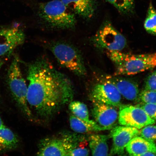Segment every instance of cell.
<instances>
[{"label": "cell", "instance_id": "30bf717a", "mask_svg": "<svg viewBox=\"0 0 156 156\" xmlns=\"http://www.w3.org/2000/svg\"><path fill=\"white\" fill-rule=\"evenodd\" d=\"M139 134V130L136 128L123 126L114 127L110 133L113 144L110 155L124 154L128 143Z\"/></svg>", "mask_w": 156, "mask_h": 156}, {"label": "cell", "instance_id": "2e32d148", "mask_svg": "<svg viewBox=\"0 0 156 156\" xmlns=\"http://www.w3.org/2000/svg\"><path fill=\"white\" fill-rule=\"evenodd\" d=\"M87 138L92 155H108V136L100 134H92Z\"/></svg>", "mask_w": 156, "mask_h": 156}, {"label": "cell", "instance_id": "8992f818", "mask_svg": "<svg viewBox=\"0 0 156 156\" xmlns=\"http://www.w3.org/2000/svg\"><path fill=\"white\" fill-rule=\"evenodd\" d=\"M50 49L62 66L79 76L86 75L82 56L75 47L66 43L58 42L52 44Z\"/></svg>", "mask_w": 156, "mask_h": 156}, {"label": "cell", "instance_id": "52a82bcc", "mask_svg": "<svg viewBox=\"0 0 156 156\" xmlns=\"http://www.w3.org/2000/svg\"><path fill=\"white\" fill-rule=\"evenodd\" d=\"M93 44L96 48L107 51H120L126 46L125 37L110 22L103 24L93 37Z\"/></svg>", "mask_w": 156, "mask_h": 156}, {"label": "cell", "instance_id": "5bb4252c", "mask_svg": "<svg viewBox=\"0 0 156 156\" xmlns=\"http://www.w3.org/2000/svg\"><path fill=\"white\" fill-rule=\"evenodd\" d=\"M70 10L83 17L90 19L94 14L97 0H61Z\"/></svg>", "mask_w": 156, "mask_h": 156}, {"label": "cell", "instance_id": "484cf974", "mask_svg": "<svg viewBox=\"0 0 156 156\" xmlns=\"http://www.w3.org/2000/svg\"><path fill=\"white\" fill-rule=\"evenodd\" d=\"M81 144L73 149L70 153L69 156H87L89 154V150L84 145Z\"/></svg>", "mask_w": 156, "mask_h": 156}, {"label": "cell", "instance_id": "7402d4cb", "mask_svg": "<svg viewBox=\"0 0 156 156\" xmlns=\"http://www.w3.org/2000/svg\"><path fill=\"white\" fill-rule=\"evenodd\" d=\"M139 136L148 141L154 142L156 140V125H149L139 130Z\"/></svg>", "mask_w": 156, "mask_h": 156}, {"label": "cell", "instance_id": "e0dca14e", "mask_svg": "<svg viewBox=\"0 0 156 156\" xmlns=\"http://www.w3.org/2000/svg\"><path fill=\"white\" fill-rule=\"evenodd\" d=\"M19 140L17 136L9 129H0V154L14 150L18 145Z\"/></svg>", "mask_w": 156, "mask_h": 156}, {"label": "cell", "instance_id": "9a60e30c", "mask_svg": "<svg viewBox=\"0 0 156 156\" xmlns=\"http://www.w3.org/2000/svg\"><path fill=\"white\" fill-rule=\"evenodd\" d=\"M126 149L129 154L132 156H143L149 152L156 153L154 142L148 141L140 136L133 138Z\"/></svg>", "mask_w": 156, "mask_h": 156}, {"label": "cell", "instance_id": "44dd1931", "mask_svg": "<svg viewBox=\"0 0 156 156\" xmlns=\"http://www.w3.org/2000/svg\"><path fill=\"white\" fill-rule=\"evenodd\" d=\"M122 13L132 12L134 7V0H106Z\"/></svg>", "mask_w": 156, "mask_h": 156}, {"label": "cell", "instance_id": "d4e9b609", "mask_svg": "<svg viewBox=\"0 0 156 156\" xmlns=\"http://www.w3.org/2000/svg\"><path fill=\"white\" fill-rule=\"evenodd\" d=\"M144 89L156 91V71L148 76L145 81Z\"/></svg>", "mask_w": 156, "mask_h": 156}, {"label": "cell", "instance_id": "4316f807", "mask_svg": "<svg viewBox=\"0 0 156 156\" xmlns=\"http://www.w3.org/2000/svg\"><path fill=\"white\" fill-rule=\"evenodd\" d=\"M5 126L4 124L3 121L1 117L0 116V129L4 127Z\"/></svg>", "mask_w": 156, "mask_h": 156}, {"label": "cell", "instance_id": "d6986e66", "mask_svg": "<svg viewBox=\"0 0 156 156\" xmlns=\"http://www.w3.org/2000/svg\"><path fill=\"white\" fill-rule=\"evenodd\" d=\"M69 108L73 114L77 118L88 122L92 121L89 119L88 109L84 103L78 101H72L69 104Z\"/></svg>", "mask_w": 156, "mask_h": 156}, {"label": "cell", "instance_id": "6da1fadb", "mask_svg": "<svg viewBox=\"0 0 156 156\" xmlns=\"http://www.w3.org/2000/svg\"><path fill=\"white\" fill-rule=\"evenodd\" d=\"M27 79V102L40 119L52 118L73 101V83L45 58H38L29 65Z\"/></svg>", "mask_w": 156, "mask_h": 156}, {"label": "cell", "instance_id": "3957f363", "mask_svg": "<svg viewBox=\"0 0 156 156\" xmlns=\"http://www.w3.org/2000/svg\"><path fill=\"white\" fill-rule=\"evenodd\" d=\"M38 13L45 23L52 28L70 29L76 23L75 15L61 0L41 3L38 5Z\"/></svg>", "mask_w": 156, "mask_h": 156}, {"label": "cell", "instance_id": "603a6c76", "mask_svg": "<svg viewBox=\"0 0 156 156\" xmlns=\"http://www.w3.org/2000/svg\"><path fill=\"white\" fill-rule=\"evenodd\" d=\"M138 101L143 103L156 104V91L144 90L140 93Z\"/></svg>", "mask_w": 156, "mask_h": 156}, {"label": "cell", "instance_id": "ac0fdd59", "mask_svg": "<svg viewBox=\"0 0 156 156\" xmlns=\"http://www.w3.org/2000/svg\"><path fill=\"white\" fill-rule=\"evenodd\" d=\"M69 123L71 129L77 133L83 134L103 130L94 120L90 122H85L73 114L70 116Z\"/></svg>", "mask_w": 156, "mask_h": 156}, {"label": "cell", "instance_id": "ba28073f", "mask_svg": "<svg viewBox=\"0 0 156 156\" xmlns=\"http://www.w3.org/2000/svg\"><path fill=\"white\" fill-rule=\"evenodd\" d=\"M90 98L93 103H103L115 107L122 105V95L119 91L114 84L105 77L93 87Z\"/></svg>", "mask_w": 156, "mask_h": 156}, {"label": "cell", "instance_id": "f1b7e54d", "mask_svg": "<svg viewBox=\"0 0 156 156\" xmlns=\"http://www.w3.org/2000/svg\"><path fill=\"white\" fill-rule=\"evenodd\" d=\"M0 98H1V95H0Z\"/></svg>", "mask_w": 156, "mask_h": 156}, {"label": "cell", "instance_id": "4fadbf2b", "mask_svg": "<svg viewBox=\"0 0 156 156\" xmlns=\"http://www.w3.org/2000/svg\"><path fill=\"white\" fill-rule=\"evenodd\" d=\"M105 77L115 86L122 96L126 100L132 102L138 101L139 90L134 81L115 75H107Z\"/></svg>", "mask_w": 156, "mask_h": 156}, {"label": "cell", "instance_id": "9c48e42d", "mask_svg": "<svg viewBox=\"0 0 156 156\" xmlns=\"http://www.w3.org/2000/svg\"><path fill=\"white\" fill-rule=\"evenodd\" d=\"M118 121L120 125L138 129L156 123V120L150 118L141 107L130 105L120 107Z\"/></svg>", "mask_w": 156, "mask_h": 156}, {"label": "cell", "instance_id": "7a4b0ae2", "mask_svg": "<svg viewBox=\"0 0 156 156\" xmlns=\"http://www.w3.org/2000/svg\"><path fill=\"white\" fill-rule=\"evenodd\" d=\"M107 55L115 67V76L132 75L156 67V52L132 54L120 51H107Z\"/></svg>", "mask_w": 156, "mask_h": 156}, {"label": "cell", "instance_id": "cb8c5ba5", "mask_svg": "<svg viewBox=\"0 0 156 156\" xmlns=\"http://www.w3.org/2000/svg\"><path fill=\"white\" fill-rule=\"evenodd\" d=\"M137 106L143 109L150 118L156 120V104L142 103Z\"/></svg>", "mask_w": 156, "mask_h": 156}, {"label": "cell", "instance_id": "83f0119b", "mask_svg": "<svg viewBox=\"0 0 156 156\" xmlns=\"http://www.w3.org/2000/svg\"><path fill=\"white\" fill-rule=\"evenodd\" d=\"M3 60H2L1 58H0V70L1 69V68L2 67V66L3 65Z\"/></svg>", "mask_w": 156, "mask_h": 156}, {"label": "cell", "instance_id": "ffe728a7", "mask_svg": "<svg viewBox=\"0 0 156 156\" xmlns=\"http://www.w3.org/2000/svg\"><path fill=\"white\" fill-rule=\"evenodd\" d=\"M144 27L149 34L156 36V10L151 3L148 8Z\"/></svg>", "mask_w": 156, "mask_h": 156}, {"label": "cell", "instance_id": "5b68a950", "mask_svg": "<svg viewBox=\"0 0 156 156\" xmlns=\"http://www.w3.org/2000/svg\"><path fill=\"white\" fill-rule=\"evenodd\" d=\"M7 82L12 95L21 112L29 120H32L34 115L27 100L28 87L17 58H14L9 66L7 75Z\"/></svg>", "mask_w": 156, "mask_h": 156}, {"label": "cell", "instance_id": "8fae6325", "mask_svg": "<svg viewBox=\"0 0 156 156\" xmlns=\"http://www.w3.org/2000/svg\"><path fill=\"white\" fill-rule=\"evenodd\" d=\"M91 113L94 121L103 130L112 129L118 120L119 113L115 107L104 104L93 102Z\"/></svg>", "mask_w": 156, "mask_h": 156}, {"label": "cell", "instance_id": "277c9868", "mask_svg": "<svg viewBox=\"0 0 156 156\" xmlns=\"http://www.w3.org/2000/svg\"><path fill=\"white\" fill-rule=\"evenodd\" d=\"M87 141L83 136L64 133L58 136L42 140L39 144L37 155L69 156L73 150Z\"/></svg>", "mask_w": 156, "mask_h": 156}, {"label": "cell", "instance_id": "7c38bea8", "mask_svg": "<svg viewBox=\"0 0 156 156\" xmlns=\"http://www.w3.org/2000/svg\"><path fill=\"white\" fill-rule=\"evenodd\" d=\"M25 35L20 29L0 30V56H9L15 49L24 43Z\"/></svg>", "mask_w": 156, "mask_h": 156}]
</instances>
